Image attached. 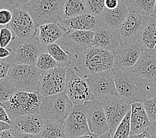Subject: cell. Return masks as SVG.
<instances>
[{"label":"cell","instance_id":"1","mask_svg":"<svg viewBox=\"0 0 156 138\" xmlns=\"http://www.w3.org/2000/svg\"><path fill=\"white\" fill-rule=\"evenodd\" d=\"M119 97L129 104L142 102L155 96L156 92L153 84L148 83L133 70L122 71L112 69Z\"/></svg>","mask_w":156,"mask_h":138},{"label":"cell","instance_id":"2","mask_svg":"<svg viewBox=\"0 0 156 138\" xmlns=\"http://www.w3.org/2000/svg\"><path fill=\"white\" fill-rule=\"evenodd\" d=\"M114 52L91 46L73 57L70 68L84 78L105 70L113 69Z\"/></svg>","mask_w":156,"mask_h":138},{"label":"cell","instance_id":"3","mask_svg":"<svg viewBox=\"0 0 156 138\" xmlns=\"http://www.w3.org/2000/svg\"><path fill=\"white\" fill-rule=\"evenodd\" d=\"M64 0H31L23 5L37 27L47 23H59L62 20Z\"/></svg>","mask_w":156,"mask_h":138},{"label":"cell","instance_id":"4","mask_svg":"<svg viewBox=\"0 0 156 138\" xmlns=\"http://www.w3.org/2000/svg\"><path fill=\"white\" fill-rule=\"evenodd\" d=\"M43 98L39 92L18 91L8 101L1 104L13 121L22 115L39 114Z\"/></svg>","mask_w":156,"mask_h":138},{"label":"cell","instance_id":"5","mask_svg":"<svg viewBox=\"0 0 156 138\" xmlns=\"http://www.w3.org/2000/svg\"><path fill=\"white\" fill-rule=\"evenodd\" d=\"M43 72L35 65L13 64L7 78L19 91L37 92Z\"/></svg>","mask_w":156,"mask_h":138},{"label":"cell","instance_id":"6","mask_svg":"<svg viewBox=\"0 0 156 138\" xmlns=\"http://www.w3.org/2000/svg\"><path fill=\"white\" fill-rule=\"evenodd\" d=\"M74 105L65 92L44 97L39 114L47 120L63 123L71 112Z\"/></svg>","mask_w":156,"mask_h":138},{"label":"cell","instance_id":"7","mask_svg":"<svg viewBox=\"0 0 156 138\" xmlns=\"http://www.w3.org/2000/svg\"><path fill=\"white\" fill-rule=\"evenodd\" d=\"M12 13V21L7 26L16 35L19 43L35 38L37 35L38 27L25 7L23 6L14 7Z\"/></svg>","mask_w":156,"mask_h":138},{"label":"cell","instance_id":"8","mask_svg":"<svg viewBox=\"0 0 156 138\" xmlns=\"http://www.w3.org/2000/svg\"><path fill=\"white\" fill-rule=\"evenodd\" d=\"M65 92L74 104H83L96 99L86 78L80 76L70 67L66 74Z\"/></svg>","mask_w":156,"mask_h":138},{"label":"cell","instance_id":"9","mask_svg":"<svg viewBox=\"0 0 156 138\" xmlns=\"http://www.w3.org/2000/svg\"><path fill=\"white\" fill-rule=\"evenodd\" d=\"M70 67L58 66L43 71L41 74L38 92L42 97H47L65 92L66 74Z\"/></svg>","mask_w":156,"mask_h":138},{"label":"cell","instance_id":"10","mask_svg":"<svg viewBox=\"0 0 156 138\" xmlns=\"http://www.w3.org/2000/svg\"><path fill=\"white\" fill-rule=\"evenodd\" d=\"M98 100L101 102L105 110L109 131L112 137L119 124L128 111L132 110V104L114 96H106Z\"/></svg>","mask_w":156,"mask_h":138},{"label":"cell","instance_id":"11","mask_svg":"<svg viewBox=\"0 0 156 138\" xmlns=\"http://www.w3.org/2000/svg\"><path fill=\"white\" fill-rule=\"evenodd\" d=\"M144 51L140 41L124 43L114 52V69L122 71L132 70Z\"/></svg>","mask_w":156,"mask_h":138},{"label":"cell","instance_id":"12","mask_svg":"<svg viewBox=\"0 0 156 138\" xmlns=\"http://www.w3.org/2000/svg\"><path fill=\"white\" fill-rule=\"evenodd\" d=\"M94 37V31H68L57 43L66 53L73 57L92 46Z\"/></svg>","mask_w":156,"mask_h":138},{"label":"cell","instance_id":"13","mask_svg":"<svg viewBox=\"0 0 156 138\" xmlns=\"http://www.w3.org/2000/svg\"><path fill=\"white\" fill-rule=\"evenodd\" d=\"M87 80L96 99L110 96L119 97L112 69L96 73Z\"/></svg>","mask_w":156,"mask_h":138},{"label":"cell","instance_id":"14","mask_svg":"<svg viewBox=\"0 0 156 138\" xmlns=\"http://www.w3.org/2000/svg\"><path fill=\"white\" fill-rule=\"evenodd\" d=\"M62 124L68 138H75L90 133L84 104H75Z\"/></svg>","mask_w":156,"mask_h":138},{"label":"cell","instance_id":"15","mask_svg":"<svg viewBox=\"0 0 156 138\" xmlns=\"http://www.w3.org/2000/svg\"><path fill=\"white\" fill-rule=\"evenodd\" d=\"M46 53V46L35 37L23 43H18L15 49L14 65H35L39 56Z\"/></svg>","mask_w":156,"mask_h":138},{"label":"cell","instance_id":"16","mask_svg":"<svg viewBox=\"0 0 156 138\" xmlns=\"http://www.w3.org/2000/svg\"><path fill=\"white\" fill-rule=\"evenodd\" d=\"M84 105L90 132L99 136L108 132V125L101 102L94 99L86 102Z\"/></svg>","mask_w":156,"mask_h":138},{"label":"cell","instance_id":"17","mask_svg":"<svg viewBox=\"0 0 156 138\" xmlns=\"http://www.w3.org/2000/svg\"><path fill=\"white\" fill-rule=\"evenodd\" d=\"M150 17L129 13L120 29L124 43L139 41Z\"/></svg>","mask_w":156,"mask_h":138},{"label":"cell","instance_id":"18","mask_svg":"<svg viewBox=\"0 0 156 138\" xmlns=\"http://www.w3.org/2000/svg\"><path fill=\"white\" fill-rule=\"evenodd\" d=\"M123 43L120 29L102 25L94 32L92 46L114 52Z\"/></svg>","mask_w":156,"mask_h":138},{"label":"cell","instance_id":"19","mask_svg":"<svg viewBox=\"0 0 156 138\" xmlns=\"http://www.w3.org/2000/svg\"><path fill=\"white\" fill-rule=\"evenodd\" d=\"M59 23L68 31H86L95 32L102 26L100 17L90 13L62 19Z\"/></svg>","mask_w":156,"mask_h":138},{"label":"cell","instance_id":"20","mask_svg":"<svg viewBox=\"0 0 156 138\" xmlns=\"http://www.w3.org/2000/svg\"><path fill=\"white\" fill-rule=\"evenodd\" d=\"M132 70L154 84L156 78V48L153 50H144Z\"/></svg>","mask_w":156,"mask_h":138},{"label":"cell","instance_id":"21","mask_svg":"<svg viewBox=\"0 0 156 138\" xmlns=\"http://www.w3.org/2000/svg\"><path fill=\"white\" fill-rule=\"evenodd\" d=\"M45 120L44 118L40 114L22 115L12 121V129L17 132L38 135L41 132Z\"/></svg>","mask_w":156,"mask_h":138},{"label":"cell","instance_id":"22","mask_svg":"<svg viewBox=\"0 0 156 138\" xmlns=\"http://www.w3.org/2000/svg\"><path fill=\"white\" fill-rule=\"evenodd\" d=\"M128 14L129 11L125 1H120V4L116 9L109 10L105 8L100 18L102 25L120 29Z\"/></svg>","mask_w":156,"mask_h":138},{"label":"cell","instance_id":"23","mask_svg":"<svg viewBox=\"0 0 156 138\" xmlns=\"http://www.w3.org/2000/svg\"><path fill=\"white\" fill-rule=\"evenodd\" d=\"M151 122L142 102L132 104L131 135L143 133L151 126Z\"/></svg>","mask_w":156,"mask_h":138},{"label":"cell","instance_id":"24","mask_svg":"<svg viewBox=\"0 0 156 138\" xmlns=\"http://www.w3.org/2000/svg\"><path fill=\"white\" fill-rule=\"evenodd\" d=\"M68 31L60 23H47L38 27L37 38L43 44L47 46L57 43L62 38Z\"/></svg>","mask_w":156,"mask_h":138},{"label":"cell","instance_id":"25","mask_svg":"<svg viewBox=\"0 0 156 138\" xmlns=\"http://www.w3.org/2000/svg\"><path fill=\"white\" fill-rule=\"evenodd\" d=\"M156 0H125L129 13H137L144 16H154Z\"/></svg>","mask_w":156,"mask_h":138},{"label":"cell","instance_id":"26","mask_svg":"<svg viewBox=\"0 0 156 138\" xmlns=\"http://www.w3.org/2000/svg\"><path fill=\"white\" fill-rule=\"evenodd\" d=\"M139 41L144 50H153L156 48V17L154 16L150 17Z\"/></svg>","mask_w":156,"mask_h":138},{"label":"cell","instance_id":"27","mask_svg":"<svg viewBox=\"0 0 156 138\" xmlns=\"http://www.w3.org/2000/svg\"><path fill=\"white\" fill-rule=\"evenodd\" d=\"M89 13L84 0H64L62 19H70Z\"/></svg>","mask_w":156,"mask_h":138},{"label":"cell","instance_id":"28","mask_svg":"<svg viewBox=\"0 0 156 138\" xmlns=\"http://www.w3.org/2000/svg\"><path fill=\"white\" fill-rule=\"evenodd\" d=\"M39 135L40 138H68L62 123L47 120Z\"/></svg>","mask_w":156,"mask_h":138},{"label":"cell","instance_id":"29","mask_svg":"<svg viewBox=\"0 0 156 138\" xmlns=\"http://www.w3.org/2000/svg\"><path fill=\"white\" fill-rule=\"evenodd\" d=\"M46 53L50 54L57 61L59 66L70 67L73 61V57L62 49L55 43L46 46Z\"/></svg>","mask_w":156,"mask_h":138},{"label":"cell","instance_id":"30","mask_svg":"<svg viewBox=\"0 0 156 138\" xmlns=\"http://www.w3.org/2000/svg\"><path fill=\"white\" fill-rule=\"evenodd\" d=\"M18 91L8 78L0 79V102L4 103L12 98Z\"/></svg>","mask_w":156,"mask_h":138},{"label":"cell","instance_id":"31","mask_svg":"<svg viewBox=\"0 0 156 138\" xmlns=\"http://www.w3.org/2000/svg\"><path fill=\"white\" fill-rule=\"evenodd\" d=\"M131 135V110L126 115L115 132L112 138H129Z\"/></svg>","mask_w":156,"mask_h":138},{"label":"cell","instance_id":"32","mask_svg":"<svg viewBox=\"0 0 156 138\" xmlns=\"http://www.w3.org/2000/svg\"><path fill=\"white\" fill-rule=\"evenodd\" d=\"M35 66L43 71L54 69L59 66L53 57L47 53H43L39 56Z\"/></svg>","mask_w":156,"mask_h":138},{"label":"cell","instance_id":"33","mask_svg":"<svg viewBox=\"0 0 156 138\" xmlns=\"http://www.w3.org/2000/svg\"><path fill=\"white\" fill-rule=\"evenodd\" d=\"M88 12L100 17L105 9V0H84Z\"/></svg>","mask_w":156,"mask_h":138},{"label":"cell","instance_id":"34","mask_svg":"<svg viewBox=\"0 0 156 138\" xmlns=\"http://www.w3.org/2000/svg\"><path fill=\"white\" fill-rule=\"evenodd\" d=\"M142 104L151 122H156V96L144 100Z\"/></svg>","mask_w":156,"mask_h":138},{"label":"cell","instance_id":"35","mask_svg":"<svg viewBox=\"0 0 156 138\" xmlns=\"http://www.w3.org/2000/svg\"><path fill=\"white\" fill-rule=\"evenodd\" d=\"M16 35L8 26L2 27L1 29V48L7 47L12 41L16 39Z\"/></svg>","mask_w":156,"mask_h":138},{"label":"cell","instance_id":"36","mask_svg":"<svg viewBox=\"0 0 156 138\" xmlns=\"http://www.w3.org/2000/svg\"><path fill=\"white\" fill-rule=\"evenodd\" d=\"M12 65V62L9 59H1V61H0V79L7 78Z\"/></svg>","mask_w":156,"mask_h":138},{"label":"cell","instance_id":"37","mask_svg":"<svg viewBox=\"0 0 156 138\" xmlns=\"http://www.w3.org/2000/svg\"><path fill=\"white\" fill-rule=\"evenodd\" d=\"M12 11L8 9H2L0 11V24L2 26H7L12 21Z\"/></svg>","mask_w":156,"mask_h":138},{"label":"cell","instance_id":"38","mask_svg":"<svg viewBox=\"0 0 156 138\" xmlns=\"http://www.w3.org/2000/svg\"><path fill=\"white\" fill-rule=\"evenodd\" d=\"M13 48L11 47H5V48H1V53H0V58L1 59H9L13 63Z\"/></svg>","mask_w":156,"mask_h":138},{"label":"cell","instance_id":"39","mask_svg":"<svg viewBox=\"0 0 156 138\" xmlns=\"http://www.w3.org/2000/svg\"><path fill=\"white\" fill-rule=\"evenodd\" d=\"M0 121L7 122L13 126L12 119L10 118L8 113L7 112L5 108L2 105V104H0Z\"/></svg>","mask_w":156,"mask_h":138},{"label":"cell","instance_id":"40","mask_svg":"<svg viewBox=\"0 0 156 138\" xmlns=\"http://www.w3.org/2000/svg\"><path fill=\"white\" fill-rule=\"evenodd\" d=\"M12 130L15 138H40L39 134L38 135H35V134L17 132L13 129Z\"/></svg>","mask_w":156,"mask_h":138},{"label":"cell","instance_id":"41","mask_svg":"<svg viewBox=\"0 0 156 138\" xmlns=\"http://www.w3.org/2000/svg\"><path fill=\"white\" fill-rule=\"evenodd\" d=\"M120 0H105V8L112 10L117 8L120 4Z\"/></svg>","mask_w":156,"mask_h":138},{"label":"cell","instance_id":"42","mask_svg":"<svg viewBox=\"0 0 156 138\" xmlns=\"http://www.w3.org/2000/svg\"><path fill=\"white\" fill-rule=\"evenodd\" d=\"M31 0H9V3L12 5H13L15 7L19 6H23L27 4Z\"/></svg>","mask_w":156,"mask_h":138},{"label":"cell","instance_id":"43","mask_svg":"<svg viewBox=\"0 0 156 138\" xmlns=\"http://www.w3.org/2000/svg\"><path fill=\"white\" fill-rule=\"evenodd\" d=\"M129 138H153L151 136V134L146 129L143 133L140 134H137V135H130Z\"/></svg>","mask_w":156,"mask_h":138},{"label":"cell","instance_id":"44","mask_svg":"<svg viewBox=\"0 0 156 138\" xmlns=\"http://www.w3.org/2000/svg\"><path fill=\"white\" fill-rule=\"evenodd\" d=\"M13 129V126L11 125L8 123L0 121V132H4L6 130H10Z\"/></svg>","mask_w":156,"mask_h":138},{"label":"cell","instance_id":"45","mask_svg":"<svg viewBox=\"0 0 156 138\" xmlns=\"http://www.w3.org/2000/svg\"><path fill=\"white\" fill-rule=\"evenodd\" d=\"M153 138H156V122L151 123V126L147 129Z\"/></svg>","mask_w":156,"mask_h":138},{"label":"cell","instance_id":"46","mask_svg":"<svg viewBox=\"0 0 156 138\" xmlns=\"http://www.w3.org/2000/svg\"><path fill=\"white\" fill-rule=\"evenodd\" d=\"M0 138H15L12 132V130H6L0 133Z\"/></svg>","mask_w":156,"mask_h":138},{"label":"cell","instance_id":"47","mask_svg":"<svg viewBox=\"0 0 156 138\" xmlns=\"http://www.w3.org/2000/svg\"><path fill=\"white\" fill-rule=\"evenodd\" d=\"M75 138H100V136L98 135V134H95V133L90 132L88 134H86V135L82 136L80 137H77Z\"/></svg>","mask_w":156,"mask_h":138},{"label":"cell","instance_id":"48","mask_svg":"<svg viewBox=\"0 0 156 138\" xmlns=\"http://www.w3.org/2000/svg\"><path fill=\"white\" fill-rule=\"evenodd\" d=\"M100 138H112V135H111L110 131H108L106 133L102 134V135L100 136Z\"/></svg>","mask_w":156,"mask_h":138},{"label":"cell","instance_id":"49","mask_svg":"<svg viewBox=\"0 0 156 138\" xmlns=\"http://www.w3.org/2000/svg\"><path fill=\"white\" fill-rule=\"evenodd\" d=\"M154 16L156 17V1H155V8H154Z\"/></svg>","mask_w":156,"mask_h":138},{"label":"cell","instance_id":"50","mask_svg":"<svg viewBox=\"0 0 156 138\" xmlns=\"http://www.w3.org/2000/svg\"><path fill=\"white\" fill-rule=\"evenodd\" d=\"M154 87H155V90H156V78H155V82H154Z\"/></svg>","mask_w":156,"mask_h":138},{"label":"cell","instance_id":"51","mask_svg":"<svg viewBox=\"0 0 156 138\" xmlns=\"http://www.w3.org/2000/svg\"><path fill=\"white\" fill-rule=\"evenodd\" d=\"M120 1H125V0H120Z\"/></svg>","mask_w":156,"mask_h":138}]
</instances>
